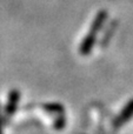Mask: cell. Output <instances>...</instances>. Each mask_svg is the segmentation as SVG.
Here are the masks:
<instances>
[{
  "instance_id": "6da1fadb",
  "label": "cell",
  "mask_w": 133,
  "mask_h": 134,
  "mask_svg": "<svg viewBox=\"0 0 133 134\" xmlns=\"http://www.w3.org/2000/svg\"><path fill=\"white\" fill-rule=\"evenodd\" d=\"M106 19H107V12L106 11H100L96 16H94L93 21L90 27V32L86 37L82 39L81 44L79 46V52L81 55H88L91 51L93 49V46L97 41V35H98L99 31L104 26Z\"/></svg>"
},
{
  "instance_id": "7a4b0ae2",
  "label": "cell",
  "mask_w": 133,
  "mask_h": 134,
  "mask_svg": "<svg viewBox=\"0 0 133 134\" xmlns=\"http://www.w3.org/2000/svg\"><path fill=\"white\" fill-rule=\"evenodd\" d=\"M132 116H133V100H131V101L126 105V107L121 111V113L119 114L117 121H115V125L120 126L123 122L127 121L130 118H132Z\"/></svg>"
},
{
  "instance_id": "3957f363",
  "label": "cell",
  "mask_w": 133,
  "mask_h": 134,
  "mask_svg": "<svg viewBox=\"0 0 133 134\" xmlns=\"http://www.w3.org/2000/svg\"><path fill=\"white\" fill-rule=\"evenodd\" d=\"M18 99H19V93L16 91H12L9 93V99H8V102H7V107H6V113L8 114H12L15 109V105L18 102Z\"/></svg>"
}]
</instances>
